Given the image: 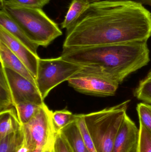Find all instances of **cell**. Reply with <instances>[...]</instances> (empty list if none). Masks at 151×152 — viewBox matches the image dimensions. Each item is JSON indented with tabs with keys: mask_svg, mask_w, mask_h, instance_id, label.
Instances as JSON below:
<instances>
[{
	"mask_svg": "<svg viewBox=\"0 0 151 152\" xmlns=\"http://www.w3.org/2000/svg\"><path fill=\"white\" fill-rule=\"evenodd\" d=\"M66 31L63 48L148 41L151 36V13L132 1H98L90 3Z\"/></svg>",
	"mask_w": 151,
	"mask_h": 152,
	"instance_id": "cell-1",
	"label": "cell"
},
{
	"mask_svg": "<svg viewBox=\"0 0 151 152\" xmlns=\"http://www.w3.org/2000/svg\"><path fill=\"white\" fill-rule=\"evenodd\" d=\"M147 41L80 48H63L61 57L82 66H94L119 84L147 66Z\"/></svg>",
	"mask_w": 151,
	"mask_h": 152,
	"instance_id": "cell-2",
	"label": "cell"
},
{
	"mask_svg": "<svg viewBox=\"0 0 151 152\" xmlns=\"http://www.w3.org/2000/svg\"><path fill=\"white\" fill-rule=\"evenodd\" d=\"M1 9L5 10L28 37L39 46L47 47L63 34L57 24L42 9L23 7L5 0Z\"/></svg>",
	"mask_w": 151,
	"mask_h": 152,
	"instance_id": "cell-3",
	"label": "cell"
},
{
	"mask_svg": "<svg viewBox=\"0 0 151 152\" xmlns=\"http://www.w3.org/2000/svg\"><path fill=\"white\" fill-rule=\"evenodd\" d=\"M130 100L98 111L83 114L90 135L97 152H113V145Z\"/></svg>",
	"mask_w": 151,
	"mask_h": 152,
	"instance_id": "cell-4",
	"label": "cell"
},
{
	"mask_svg": "<svg viewBox=\"0 0 151 152\" xmlns=\"http://www.w3.org/2000/svg\"><path fill=\"white\" fill-rule=\"evenodd\" d=\"M52 113L44 103L28 122L22 125L27 152H44L53 145L56 132Z\"/></svg>",
	"mask_w": 151,
	"mask_h": 152,
	"instance_id": "cell-5",
	"label": "cell"
},
{
	"mask_svg": "<svg viewBox=\"0 0 151 152\" xmlns=\"http://www.w3.org/2000/svg\"><path fill=\"white\" fill-rule=\"evenodd\" d=\"M83 66L70 62L61 56L52 58L39 59L36 87L43 99L53 88L79 72Z\"/></svg>",
	"mask_w": 151,
	"mask_h": 152,
	"instance_id": "cell-6",
	"label": "cell"
},
{
	"mask_svg": "<svg viewBox=\"0 0 151 152\" xmlns=\"http://www.w3.org/2000/svg\"><path fill=\"white\" fill-rule=\"evenodd\" d=\"M77 92L98 96H114L119 84L94 66H83L68 80Z\"/></svg>",
	"mask_w": 151,
	"mask_h": 152,
	"instance_id": "cell-7",
	"label": "cell"
},
{
	"mask_svg": "<svg viewBox=\"0 0 151 152\" xmlns=\"http://www.w3.org/2000/svg\"><path fill=\"white\" fill-rule=\"evenodd\" d=\"M3 67L11 90L15 107L18 104L25 102L39 105L44 104V99L35 85L12 69Z\"/></svg>",
	"mask_w": 151,
	"mask_h": 152,
	"instance_id": "cell-8",
	"label": "cell"
},
{
	"mask_svg": "<svg viewBox=\"0 0 151 152\" xmlns=\"http://www.w3.org/2000/svg\"><path fill=\"white\" fill-rule=\"evenodd\" d=\"M0 41L5 44L17 56L36 78L40 57L16 39L11 34L0 26Z\"/></svg>",
	"mask_w": 151,
	"mask_h": 152,
	"instance_id": "cell-9",
	"label": "cell"
},
{
	"mask_svg": "<svg viewBox=\"0 0 151 152\" xmlns=\"http://www.w3.org/2000/svg\"><path fill=\"white\" fill-rule=\"evenodd\" d=\"M139 129L126 114L113 145V152H138Z\"/></svg>",
	"mask_w": 151,
	"mask_h": 152,
	"instance_id": "cell-10",
	"label": "cell"
},
{
	"mask_svg": "<svg viewBox=\"0 0 151 152\" xmlns=\"http://www.w3.org/2000/svg\"><path fill=\"white\" fill-rule=\"evenodd\" d=\"M0 61L4 67L8 68L21 75L36 85L35 78L24 63L15 55L9 47L0 41Z\"/></svg>",
	"mask_w": 151,
	"mask_h": 152,
	"instance_id": "cell-11",
	"label": "cell"
},
{
	"mask_svg": "<svg viewBox=\"0 0 151 152\" xmlns=\"http://www.w3.org/2000/svg\"><path fill=\"white\" fill-rule=\"evenodd\" d=\"M0 26L6 29L34 54L38 55L37 50L40 46L28 37L20 26L4 9H1L0 11Z\"/></svg>",
	"mask_w": 151,
	"mask_h": 152,
	"instance_id": "cell-12",
	"label": "cell"
},
{
	"mask_svg": "<svg viewBox=\"0 0 151 152\" xmlns=\"http://www.w3.org/2000/svg\"><path fill=\"white\" fill-rule=\"evenodd\" d=\"M15 108L0 112V139L21 129Z\"/></svg>",
	"mask_w": 151,
	"mask_h": 152,
	"instance_id": "cell-13",
	"label": "cell"
},
{
	"mask_svg": "<svg viewBox=\"0 0 151 152\" xmlns=\"http://www.w3.org/2000/svg\"><path fill=\"white\" fill-rule=\"evenodd\" d=\"M59 131L67 138L74 152H89L86 147L75 119Z\"/></svg>",
	"mask_w": 151,
	"mask_h": 152,
	"instance_id": "cell-14",
	"label": "cell"
},
{
	"mask_svg": "<svg viewBox=\"0 0 151 152\" xmlns=\"http://www.w3.org/2000/svg\"><path fill=\"white\" fill-rule=\"evenodd\" d=\"M90 4L87 0H72L64 20L61 23V28L66 30L70 29L88 9Z\"/></svg>",
	"mask_w": 151,
	"mask_h": 152,
	"instance_id": "cell-15",
	"label": "cell"
},
{
	"mask_svg": "<svg viewBox=\"0 0 151 152\" xmlns=\"http://www.w3.org/2000/svg\"><path fill=\"white\" fill-rule=\"evenodd\" d=\"M15 108L11 90L5 75L4 68H0V112Z\"/></svg>",
	"mask_w": 151,
	"mask_h": 152,
	"instance_id": "cell-16",
	"label": "cell"
},
{
	"mask_svg": "<svg viewBox=\"0 0 151 152\" xmlns=\"http://www.w3.org/2000/svg\"><path fill=\"white\" fill-rule=\"evenodd\" d=\"M25 143L22 128L19 131L0 139V152H19Z\"/></svg>",
	"mask_w": 151,
	"mask_h": 152,
	"instance_id": "cell-17",
	"label": "cell"
},
{
	"mask_svg": "<svg viewBox=\"0 0 151 152\" xmlns=\"http://www.w3.org/2000/svg\"><path fill=\"white\" fill-rule=\"evenodd\" d=\"M41 106L27 102H22L17 104L15 108L21 125L28 122L38 112Z\"/></svg>",
	"mask_w": 151,
	"mask_h": 152,
	"instance_id": "cell-18",
	"label": "cell"
},
{
	"mask_svg": "<svg viewBox=\"0 0 151 152\" xmlns=\"http://www.w3.org/2000/svg\"><path fill=\"white\" fill-rule=\"evenodd\" d=\"M75 115L66 109L55 111L52 113V120L56 132H59L74 120Z\"/></svg>",
	"mask_w": 151,
	"mask_h": 152,
	"instance_id": "cell-19",
	"label": "cell"
},
{
	"mask_svg": "<svg viewBox=\"0 0 151 152\" xmlns=\"http://www.w3.org/2000/svg\"><path fill=\"white\" fill-rule=\"evenodd\" d=\"M134 95L138 100L151 104V78L145 77L140 81L135 89Z\"/></svg>",
	"mask_w": 151,
	"mask_h": 152,
	"instance_id": "cell-20",
	"label": "cell"
},
{
	"mask_svg": "<svg viewBox=\"0 0 151 152\" xmlns=\"http://www.w3.org/2000/svg\"><path fill=\"white\" fill-rule=\"evenodd\" d=\"M75 119L89 152H97L87 129L83 114L75 115Z\"/></svg>",
	"mask_w": 151,
	"mask_h": 152,
	"instance_id": "cell-21",
	"label": "cell"
},
{
	"mask_svg": "<svg viewBox=\"0 0 151 152\" xmlns=\"http://www.w3.org/2000/svg\"><path fill=\"white\" fill-rule=\"evenodd\" d=\"M139 122L151 133V105L141 102L137 106Z\"/></svg>",
	"mask_w": 151,
	"mask_h": 152,
	"instance_id": "cell-22",
	"label": "cell"
},
{
	"mask_svg": "<svg viewBox=\"0 0 151 152\" xmlns=\"http://www.w3.org/2000/svg\"><path fill=\"white\" fill-rule=\"evenodd\" d=\"M138 152H151V133L139 122Z\"/></svg>",
	"mask_w": 151,
	"mask_h": 152,
	"instance_id": "cell-23",
	"label": "cell"
},
{
	"mask_svg": "<svg viewBox=\"0 0 151 152\" xmlns=\"http://www.w3.org/2000/svg\"><path fill=\"white\" fill-rule=\"evenodd\" d=\"M53 152H74L69 141L62 132L56 133L53 144Z\"/></svg>",
	"mask_w": 151,
	"mask_h": 152,
	"instance_id": "cell-24",
	"label": "cell"
},
{
	"mask_svg": "<svg viewBox=\"0 0 151 152\" xmlns=\"http://www.w3.org/2000/svg\"><path fill=\"white\" fill-rule=\"evenodd\" d=\"M9 2L16 5L30 8L43 9L51 0H8Z\"/></svg>",
	"mask_w": 151,
	"mask_h": 152,
	"instance_id": "cell-25",
	"label": "cell"
},
{
	"mask_svg": "<svg viewBox=\"0 0 151 152\" xmlns=\"http://www.w3.org/2000/svg\"><path fill=\"white\" fill-rule=\"evenodd\" d=\"M116 1H129L135 2L142 5H147L151 6V0H116Z\"/></svg>",
	"mask_w": 151,
	"mask_h": 152,
	"instance_id": "cell-26",
	"label": "cell"
},
{
	"mask_svg": "<svg viewBox=\"0 0 151 152\" xmlns=\"http://www.w3.org/2000/svg\"><path fill=\"white\" fill-rule=\"evenodd\" d=\"M44 152H53V145L51 147L47 149V150H45Z\"/></svg>",
	"mask_w": 151,
	"mask_h": 152,
	"instance_id": "cell-27",
	"label": "cell"
},
{
	"mask_svg": "<svg viewBox=\"0 0 151 152\" xmlns=\"http://www.w3.org/2000/svg\"><path fill=\"white\" fill-rule=\"evenodd\" d=\"M90 3H92L98 1H101V0H87Z\"/></svg>",
	"mask_w": 151,
	"mask_h": 152,
	"instance_id": "cell-28",
	"label": "cell"
},
{
	"mask_svg": "<svg viewBox=\"0 0 151 152\" xmlns=\"http://www.w3.org/2000/svg\"><path fill=\"white\" fill-rule=\"evenodd\" d=\"M146 78H151V70L149 72V73H148V75H147V76H146Z\"/></svg>",
	"mask_w": 151,
	"mask_h": 152,
	"instance_id": "cell-29",
	"label": "cell"
}]
</instances>
